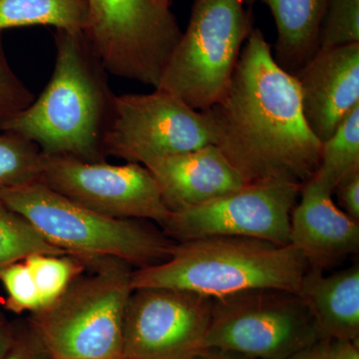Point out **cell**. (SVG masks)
Segmentation results:
<instances>
[{"label": "cell", "instance_id": "29", "mask_svg": "<svg viewBox=\"0 0 359 359\" xmlns=\"http://www.w3.org/2000/svg\"><path fill=\"white\" fill-rule=\"evenodd\" d=\"M194 359H252L238 354L224 353V351H215V349H204Z\"/></svg>", "mask_w": 359, "mask_h": 359}, {"label": "cell", "instance_id": "3", "mask_svg": "<svg viewBox=\"0 0 359 359\" xmlns=\"http://www.w3.org/2000/svg\"><path fill=\"white\" fill-rule=\"evenodd\" d=\"M309 269L304 255L292 245L252 238H203L175 242L166 261L133 271L131 287L186 290L212 299L254 290L297 294Z\"/></svg>", "mask_w": 359, "mask_h": 359}, {"label": "cell", "instance_id": "4", "mask_svg": "<svg viewBox=\"0 0 359 359\" xmlns=\"http://www.w3.org/2000/svg\"><path fill=\"white\" fill-rule=\"evenodd\" d=\"M50 244L81 259L87 269L115 259L146 268L169 259L174 241L141 219H118L78 204L35 181L0 192Z\"/></svg>", "mask_w": 359, "mask_h": 359}, {"label": "cell", "instance_id": "22", "mask_svg": "<svg viewBox=\"0 0 359 359\" xmlns=\"http://www.w3.org/2000/svg\"><path fill=\"white\" fill-rule=\"evenodd\" d=\"M25 263L39 290L40 309L58 299L77 276L87 271L81 259L70 255H35L25 259Z\"/></svg>", "mask_w": 359, "mask_h": 359}, {"label": "cell", "instance_id": "11", "mask_svg": "<svg viewBox=\"0 0 359 359\" xmlns=\"http://www.w3.org/2000/svg\"><path fill=\"white\" fill-rule=\"evenodd\" d=\"M302 187L289 183L245 186L205 204L171 212L163 233L176 243L242 237L290 245V216Z\"/></svg>", "mask_w": 359, "mask_h": 359}, {"label": "cell", "instance_id": "14", "mask_svg": "<svg viewBox=\"0 0 359 359\" xmlns=\"http://www.w3.org/2000/svg\"><path fill=\"white\" fill-rule=\"evenodd\" d=\"M334 191L311 178L302 187L301 201L290 216V245L309 268L325 271L359 250V222L332 200Z\"/></svg>", "mask_w": 359, "mask_h": 359}, {"label": "cell", "instance_id": "30", "mask_svg": "<svg viewBox=\"0 0 359 359\" xmlns=\"http://www.w3.org/2000/svg\"><path fill=\"white\" fill-rule=\"evenodd\" d=\"M313 353L314 359H335L327 339L318 340L313 346Z\"/></svg>", "mask_w": 359, "mask_h": 359}, {"label": "cell", "instance_id": "2", "mask_svg": "<svg viewBox=\"0 0 359 359\" xmlns=\"http://www.w3.org/2000/svg\"><path fill=\"white\" fill-rule=\"evenodd\" d=\"M53 74L39 98L4 123L44 155L102 162L114 94L106 71L82 33L57 30Z\"/></svg>", "mask_w": 359, "mask_h": 359}, {"label": "cell", "instance_id": "10", "mask_svg": "<svg viewBox=\"0 0 359 359\" xmlns=\"http://www.w3.org/2000/svg\"><path fill=\"white\" fill-rule=\"evenodd\" d=\"M42 155L39 181L78 204L113 218L152 221L161 226L171 214L157 182L143 165Z\"/></svg>", "mask_w": 359, "mask_h": 359}, {"label": "cell", "instance_id": "24", "mask_svg": "<svg viewBox=\"0 0 359 359\" xmlns=\"http://www.w3.org/2000/svg\"><path fill=\"white\" fill-rule=\"evenodd\" d=\"M0 283L6 292L4 308L16 314L34 313L41 308L39 290L25 261L0 271Z\"/></svg>", "mask_w": 359, "mask_h": 359}, {"label": "cell", "instance_id": "5", "mask_svg": "<svg viewBox=\"0 0 359 359\" xmlns=\"http://www.w3.org/2000/svg\"><path fill=\"white\" fill-rule=\"evenodd\" d=\"M87 271L27 320L54 359H123V321L133 292V269L109 259Z\"/></svg>", "mask_w": 359, "mask_h": 359}, {"label": "cell", "instance_id": "28", "mask_svg": "<svg viewBox=\"0 0 359 359\" xmlns=\"http://www.w3.org/2000/svg\"><path fill=\"white\" fill-rule=\"evenodd\" d=\"M15 334L16 321L7 320L6 316L0 313V359L4 358L13 344Z\"/></svg>", "mask_w": 359, "mask_h": 359}, {"label": "cell", "instance_id": "13", "mask_svg": "<svg viewBox=\"0 0 359 359\" xmlns=\"http://www.w3.org/2000/svg\"><path fill=\"white\" fill-rule=\"evenodd\" d=\"M294 76L304 120L323 143L359 106V43L318 49Z\"/></svg>", "mask_w": 359, "mask_h": 359}, {"label": "cell", "instance_id": "12", "mask_svg": "<svg viewBox=\"0 0 359 359\" xmlns=\"http://www.w3.org/2000/svg\"><path fill=\"white\" fill-rule=\"evenodd\" d=\"M212 299L186 290H134L123 321V359H194L204 351Z\"/></svg>", "mask_w": 359, "mask_h": 359}, {"label": "cell", "instance_id": "9", "mask_svg": "<svg viewBox=\"0 0 359 359\" xmlns=\"http://www.w3.org/2000/svg\"><path fill=\"white\" fill-rule=\"evenodd\" d=\"M207 111L193 109L164 90L114 96L104 154L145 165L149 161L216 145Z\"/></svg>", "mask_w": 359, "mask_h": 359}, {"label": "cell", "instance_id": "8", "mask_svg": "<svg viewBox=\"0 0 359 359\" xmlns=\"http://www.w3.org/2000/svg\"><path fill=\"white\" fill-rule=\"evenodd\" d=\"M320 340L301 297L254 290L212 299L204 349L252 359H289Z\"/></svg>", "mask_w": 359, "mask_h": 359}, {"label": "cell", "instance_id": "21", "mask_svg": "<svg viewBox=\"0 0 359 359\" xmlns=\"http://www.w3.org/2000/svg\"><path fill=\"white\" fill-rule=\"evenodd\" d=\"M43 155L20 135L0 132V192L39 181Z\"/></svg>", "mask_w": 359, "mask_h": 359}, {"label": "cell", "instance_id": "15", "mask_svg": "<svg viewBox=\"0 0 359 359\" xmlns=\"http://www.w3.org/2000/svg\"><path fill=\"white\" fill-rule=\"evenodd\" d=\"M143 166L154 177L171 212L205 204L247 186L216 145L158 158Z\"/></svg>", "mask_w": 359, "mask_h": 359}, {"label": "cell", "instance_id": "18", "mask_svg": "<svg viewBox=\"0 0 359 359\" xmlns=\"http://www.w3.org/2000/svg\"><path fill=\"white\" fill-rule=\"evenodd\" d=\"M87 15L85 0H0V32L22 26L49 25L82 33Z\"/></svg>", "mask_w": 359, "mask_h": 359}, {"label": "cell", "instance_id": "23", "mask_svg": "<svg viewBox=\"0 0 359 359\" xmlns=\"http://www.w3.org/2000/svg\"><path fill=\"white\" fill-rule=\"evenodd\" d=\"M359 43V0H328L320 48Z\"/></svg>", "mask_w": 359, "mask_h": 359}, {"label": "cell", "instance_id": "26", "mask_svg": "<svg viewBox=\"0 0 359 359\" xmlns=\"http://www.w3.org/2000/svg\"><path fill=\"white\" fill-rule=\"evenodd\" d=\"M1 359H54L27 318L16 320L13 344Z\"/></svg>", "mask_w": 359, "mask_h": 359}, {"label": "cell", "instance_id": "31", "mask_svg": "<svg viewBox=\"0 0 359 359\" xmlns=\"http://www.w3.org/2000/svg\"><path fill=\"white\" fill-rule=\"evenodd\" d=\"M313 346L309 347L308 349L301 351V353L295 354L289 359H314L313 353Z\"/></svg>", "mask_w": 359, "mask_h": 359}, {"label": "cell", "instance_id": "1", "mask_svg": "<svg viewBox=\"0 0 359 359\" xmlns=\"http://www.w3.org/2000/svg\"><path fill=\"white\" fill-rule=\"evenodd\" d=\"M216 146L247 186H302L320 162L321 142L302 114L294 75L276 63L263 32H250L221 102L207 110Z\"/></svg>", "mask_w": 359, "mask_h": 359}, {"label": "cell", "instance_id": "27", "mask_svg": "<svg viewBox=\"0 0 359 359\" xmlns=\"http://www.w3.org/2000/svg\"><path fill=\"white\" fill-rule=\"evenodd\" d=\"M342 211L359 222V173L354 174L335 187Z\"/></svg>", "mask_w": 359, "mask_h": 359}, {"label": "cell", "instance_id": "17", "mask_svg": "<svg viewBox=\"0 0 359 359\" xmlns=\"http://www.w3.org/2000/svg\"><path fill=\"white\" fill-rule=\"evenodd\" d=\"M247 6L263 2L275 20L278 39L273 58L294 75L320 47L321 26L328 0H244Z\"/></svg>", "mask_w": 359, "mask_h": 359}, {"label": "cell", "instance_id": "25", "mask_svg": "<svg viewBox=\"0 0 359 359\" xmlns=\"http://www.w3.org/2000/svg\"><path fill=\"white\" fill-rule=\"evenodd\" d=\"M32 91L14 73L0 44V128L34 100Z\"/></svg>", "mask_w": 359, "mask_h": 359}, {"label": "cell", "instance_id": "19", "mask_svg": "<svg viewBox=\"0 0 359 359\" xmlns=\"http://www.w3.org/2000/svg\"><path fill=\"white\" fill-rule=\"evenodd\" d=\"M359 173V106L321 143L320 162L313 177L334 191L340 182Z\"/></svg>", "mask_w": 359, "mask_h": 359}, {"label": "cell", "instance_id": "16", "mask_svg": "<svg viewBox=\"0 0 359 359\" xmlns=\"http://www.w3.org/2000/svg\"><path fill=\"white\" fill-rule=\"evenodd\" d=\"M297 294L313 316L320 340H359L358 264L332 275L309 268Z\"/></svg>", "mask_w": 359, "mask_h": 359}, {"label": "cell", "instance_id": "6", "mask_svg": "<svg viewBox=\"0 0 359 359\" xmlns=\"http://www.w3.org/2000/svg\"><path fill=\"white\" fill-rule=\"evenodd\" d=\"M244 0H195L156 88L178 97L198 111L223 100L252 26Z\"/></svg>", "mask_w": 359, "mask_h": 359}, {"label": "cell", "instance_id": "20", "mask_svg": "<svg viewBox=\"0 0 359 359\" xmlns=\"http://www.w3.org/2000/svg\"><path fill=\"white\" fill-rule=\"evenodd\" d=\"M35 255H67L0 199V271Z\"/></svg>", "mask_w": 359, "mask_h": 359}, {"label": "cell", "instance_id": "7", "mask_svg": "<svg viewBox=\"0 0 359 359\" xmlns=\"http://www.w3.org/2000/svg\"><path fill=\"white\" fill-rule=\"evenodd\" d=\"M82 32L106 72L157 87L182 36L172 0H85Z\"/></svg>", "mask_w": 359, "mask_h": 359}]
</instances>
